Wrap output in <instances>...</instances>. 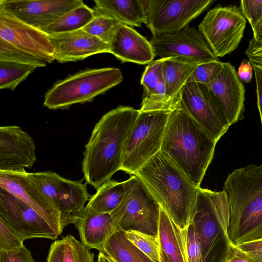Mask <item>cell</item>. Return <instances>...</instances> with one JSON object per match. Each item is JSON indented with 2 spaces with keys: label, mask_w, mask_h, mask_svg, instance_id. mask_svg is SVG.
Returning a JSON list of instances; mask_svg holds the SVG:
<instances>
[{
  "label": "cell",
  "mask_w": 262,
  "mask_h": 262,
  "mask_svg": "<svg viewBox=\"0 0 262 262\" xmlns=\"http://www.w3.org/2000/svg\"><path fill=\"white\" fill-rule=\"evenodd\" d=\"M216 101L220 117L230 127L244 118L245 89L235 68L224 62L217 78L207 85Z\"/></svg>",
  "instance_id": "2e32d148"
},
{
  "label": "cell",
  "mask_w": 262,
  "mask_h": 262,
  "mask_svg": "<svg viewBox=\"0 0 262 262\" xmlns=\"http://www.w3.org/2000/svg\"><path fill=\"white\" fill-rule=\"evenodd\" d=\"M253 37L255 40H262V17L257 23L255 27L252 29Z\"/></svg>",
  "instance_id": "bcb514c9"
},
{
  "label": "cell",
  "mask_w": 262,
  "mask_h": 262,
  "mask_svg": "<svg viewBox=\"0 0 262 262\" xmlns=\"http://www.w3.org/2000/svg\"><path fill=\"white\" fill-rule=\"evenodd\" d=\"M95 15L114 19L130 27L146 24L148 0L94 1Z\"/></svg>",
  "instance_id": "603a6c76"
},
{
  "label": "cell",
  "mask_w": 262,
  "mask_h": 262,
  "mask_svg": "<svg viewBox=\"0 0 262 262\" xmlns=\"http://www.w3.org/2000/svg\"><path fill=\"white\" fill-rule=\"evenodd\" d=\"M228 251L233 256L250 262H262V252H244L230 249Z\"/></svg>",
  "instance_id": "f6af8a7d"
},
{
  "label": "cell",
  "mask_w": 262,
  "mask_h": 262,
  "mask_svg": "<svg viewBox=\"0 0 262 262\" xmlns=\"http://www.w3.org/2000/svg\"><path fill=\"white\" fill-rule=\"evenodd\" d=\"M164 58H160L148 63L141 79V84L143 88L142 98L149 96L155 90L163 76L162 66Z\"/></svg>",
  "instance_id": "836d02e7"
},
{
  "label": "cell",
  "mask_w": 262,
  "mask_h": 262,
  "mask_svg": "<svg viewBox=\"0 0 262 262\" xmlns=\"http://www.w3.org/2000/svg\"><path fill=\"white\" fill-rule=\"evenodd\" d=\"M83 3L82 0H0V11L42 31Z\"/></svg>",
  "instance_id": "9a60e30c"
},
{
  "label": "cell",
  "mask_w": 262,
  "mask_h": 262,
  "mask_svg": "<svg viewBox=\"0 0 262 262\" xmlns=\"http://www.w3.org/2000/svg\"><path fill=\"white\" fill-rule=\"evenodd\" d=\"M0 219L23 239H56L61 234L47 220L16 197L0 188Z\"/></svg>",
  "instance_id": "4fadbf2b"
},
{
  "label": "cell",
  "mask_w": 262,
  "mask_h": 262,
  "mask_svg": "<svg viewBox=\"0 0 262 262\" xmlns=\"http://www.w3.org/2000/svg\"><path fill=\"white\" fill-rule=\"evenodd\" d=\"M95 17L94 9L84 3L63 14L42 31L49 36L83 29Z\"/></svg>",
  "instance_id": "83f0119b"
},
{
  "label": "cell",
  "mask_w": 262,
  "mask_h": 262,
  "mask_svg": "<svg viewBox=\"0 0 262 262\" xmlns=\"http://www.w3.org/2000/svg\"><path fill=\"white\" fill-rule=\"evenodd\" d=\"M252 66L255 75L257 104L260 114L262 126V70L255 66Z\"/></svg>",
  "instance_id": "7bdbcfd3"
},
{
  "label": "cell",
  "mask_w": 262,
  "mask_h": 262,
  "mask_svg": "<svg viewBox=\"0 0 262 262\" xmlns=\"http://www.w3.org/2000/svg\"><path fill=\"white\" fill-rule=\"evenodd\" d=\"M190 222L200 241L203 262H223L227 247L221 228V216L211 190L199 188Z\"/></svg>",
  "instance_id": "30bf717a"
},
{
  "label": "cell",
  "mask_w": 262,
  "mask_h": 262,
  "mask_svg": "<svg viewBox=\"0 0 262 262\" xmlns=\"http://www.w3.org/2000/svg\"><path fill=\"white\" fill-rule=\"evenodd\" d=\"M0 262H35L31 252L23 245L18 250H0Z\"/></svg>",
  "instance_id": "f35d334b"
},
{
  "label": "cell",
  "mask_w": 262,
  "mask_h": 262,
  "mask_svg": "<svg viewBox=\"0 0 262 262\" xmlns=\"http://www.w3.org/2000/svg\"><path fill=\"white\" fill-rule=\"evenodd\" d=\"M212 0H148L145 25L152 35L180 31L203 12Z\"/></svg>",
  "instance_id": "8fae6325"
},
{
  "label": "cell",
  "mask_w": 262,
  "mask_h": 262,
  "mask_svg": "<svg viewBox=\"0 0 262 262\" xmlns=\"http://www.w3.org/2000/svg\"><path fill=\"white\" fill-rule=\"evenodd\" d=\"M64 244L63 262H94V254L71 234L62 238Z\"/></svg>",
  "instance_id": "d6a6232c"
},
{
  "label": "cell",
  "mask_w": 262,
  "mask_h": 262,
  "mask_svg": "<svg viewBox=\"0 0 262 262\" xmlns=\"http://www.w3.org/2000/svg\"><path fill=\"white\" fill-rule=\"evenodd\" d=\"M0 188L33 208L62 233L59 213L25 169L20 171H0Z\"/></svg>",
  "instance_id": "e0dca14e"
},
{
  "label": "cell",
  "mask_w": 262,
  "mask_h": 262,
  "mask_svg": "<svg viewBox=\"0 0 262 262\" xmlns=\"http://www.w3.org/2000/svg\"><path fill=\"white\" fill-rule=\"evenodd\" d=\"M97 262H114L108 256L102 252H99Z\"/></svg>",
  "instance_id": "c3c4849f"
},
{
  "label": "cell",
  "mask_w": 262,
  "mask_h": 262,
  "mask_svg": "<svg viewBox=\"0 0 262 262\" xmlns=\"http://www.w3.org/2000/svg\"><path fill=\"white\" fill-rule=\"evenodd\" d=\"M127 238L155 262H161V245L158 235H151L136 231L125 232Z\"/></svg>",
  "instance_id": "4dcf8cb0"
},
{
  "label": "cell",
  "mask_w": 262,
  "mask_h": 262,
  "mask_svg": "<svg viewBox=\"0 0 262 262\" xmlns=\"http://www.w3.org/2000/svg\"><path fill=\"white\" fill-rule=\"evenodd\" d=\"M150 42L155 56L179 58L198 64L220 61L201 33L189 25L171 33L152 35Z\"/></svg>",
  "instance_id": "7c38bea8"
},
{
  "label": "cell",
  "mask_w": 262,
  "mask_h": 262,
  "mask_svg": "<svg viewBox=\"0 0 262 262\" xmlns=\"http://www.w3.org/2000/svg\"><path fill=\"white\" fill-rule=\"evenodd\" d=\"M64 252L63 239L55 241L51 245L47 262H63Z\"/></svg>",
  "instance_id": "60d3db41"
},
{
  "label": "cell",
  "mask_w": 262,
  "mask_h": 262,
  "mask_svg": "<svg viewBox=\"0 0 262 262\" xmlns=\"http://www.w3.org/2000/svg\"><path fill=\"white\" fill-rule=\"evenodd\" d=\"M223 262H250L247 260L235 257L227 252L226 258Z\"/></svg>",
  "instance_id": "7dc6e473"
},
{
  "label": "cell",
  "mask_w": 262,
  "mask_h": 262,
  "mask_svg": "<svg viewBox=\"0 0 262 262\" xmlns=\"http://www.w3.org/2000/svg\"><path fill=\"white\" fill-rule=\"evenodd\" d=\"M223 67L224 62L220 61L199 64L190 77L197 82L207 85L217 78Z\"/></svg>",
  "instance_id": "e575fe53"
},
{
  "label": "cell",
  "mask_w": 262,
  "mask_h": 262,
  "mask_svg": "<svg viewBox=\"0 0 262 262\" xmlns=\"http://www.w3.org/2000/svg\"><path fill=\"white\" fill-rule=\"evenodd\" d=\"M120 24L121 23L112 18L95 15L93 19L83 30L104 42L109 43L113 33Z\"/></svg>",
  "instance_id": "1f68e13d"
},
{
  "label": "cell",
  "mask_w": 262,
  "mask_h": 262,
  "mask_svg": "<svg viewBox=\"0 0 262 262\" xmlns=\"http://www.w3.org/2000/svg\"><path fill=\"white\" fill-rule=\"evenodd\" d=\"M239 8L253 29L262 17V0H242Z\"/></svg>",
  "instance_id": "74e56055"
},
{
  "label": "cell",
  "mask_w": 262,
  "mask_h": 262,
  "mask_svg": "<svg viewBox=\"0 0 262 262\" xmlns=\"http://www.w3.org/2000/svg\"><path fill=\"white\" fill-rule=\"evenodd\" d=\"M126 193L111 213L116 231H136L158 235L161 207L136 176L125 181Z\"/></svg>",
  "instance_id": "8992f818"
},
{
  "label": "cell",
  "mask_w": 262,
  "mask_h": 262,
  "mask_svg": "<svg viewBox=\"0 0 262 262\" xmlns=\"http://www.w3.org/2000/svg\"><path fill=\"white\" fill-rule=\"evenodd\" d=\"M253 67L249 60L244 59L237 71L239 79L245 83L251 82L253 75Z\"/></svg>",
  "instance_id": "ee69618b"
},
{
  "label": "cell",
  "mask_w": 262,
  "mask_h": 262,
  "mask_svg": "<svg viewBox=\"0 0 262 262\" xmlns=\"http://www.w3.org/2000/svg\"><path fill=\"white\" fill-rule=\"evenodd\" d=\"M246 18L236 6H217L210 9L199 24V31L217 57L237 48L246 27Z\"/></svg>",
  "instance_id": "9c48e42d"
},
{
  "label": "cell",
  "mask_w": 262,
  "mask_h": 262,
  "mask_svg": "<svg viewBox=\"0 0 262 262\" xmlns=\"http://www.w3.org/2000/svg\"><path fill=\"white\" fill-rule=\"evenodd\" d=\"M0 38L47 62L55 60L49 35L3 11H0Z\"/></svg>",
  "instance_id": "ac0fdd59"
},
{
  "label": "cell",
  "mask_w": 262,
  "mask_h": 262,
  "mask_svg": "<svg viewBox=\"0 0 262 262\" xmlns=\"http://www.w3.org/2000/svg\"><path fill=\"white\" fill-rule=\"evenodd\" d=\"M223 190L230 207L227 248L262 238V163L234 170Z\"/></svg>",
  "instance_id": "3957f363"
},
{
  "label": "cell",
  "mask_w": 262,
  "mask_h": 262,
  "mask_svg": "<svg viewBox=\"0 0 262 262\" xmlns=\"http://www.w3.org/2000/svg\"><path fill=\"white\" fill-rule=\"evenodd\" d=\"M179 101L191 117L217 142L229 127L222 120L211 91L191 77L182 88Z\"/></svg>",
  "instance_id": "5bb4252c"
},
{
  "label": "cell",
  "mask_w": 262,
  "mask_h": 262,
  "mask_svg": "<svg viewBox=\"0 0 262 262\" xmlns=\"http://www.w3.org/2000/svg\"><path fill=\"white\" fill-rule=\"evenodd\" d=\"M227 249L244 252H262V238L232 245Z\"/></svg>",
  "instance_id": "b9f144b4"
},
{
  "label": "cell",
  "mask_w": 262,
  "mask_h": 262,
  "mask_svg": "<svg viewBox=\"0 0 262 262\" xmlns=\"http://www.w3.org/2000/svg\"><path fill=\"white\" fill-rule=\"evenodd\" d=\"M53 57L60 63L76 61L93 55L110 53L109 43L92 36L83 29L49 36Z\"/></svg>",
  "instance_id": "ffe728a7"
},
{
  "label": "cell",
  "mask_w": 262,
  "mask_h": 262,
  "mask_svg": "<svg viewBox=\"0 0 262 262\" xmlns=\"http://www.w3.org/2000/svg\"><path fill=\"white\" fill-rule=\"evenodd\" d=\"M160 261L161 262H171L161 248L160 251Z\"/></svg>",
  "instance_id": "681fc988"
},
{
  "label": "cell",
  "mask_w": 262,
  "mask_h": 262,
  "mask_svg": "<svg viewBox=\"0 0 262 262\" xmlns=\"http://www.w3.org/2000/svg\"><path fill=\"white\" fill-rule=\"evenodd\" d=\"M185 239L188 262H203L200 241L191 222L185 229Z\"/></svg>",
  "instance_id": "8d00e7d4"
},
{
  "label": "cell",
  "mask_w": 262,
  "mask_h": 262,
  "mask_svg": "<svg viewBox=\"0 0 262 262\" xmlns=\"http://www.w3.org/2000/svg\"><path fill=\"white\" fill-rule=\"evenodd\" d=\"M217 142L179 101L170 113L161 151L200 188Z\"/></svg>",
  "instance_id": "7a4b0ae2"
},
{
  "label": "cell",
  "mask_w": 262,
  "mask_h": 262,
  "mask_svg": "<svg viewBox=\"0 0 262 262\" xmlns=\"http://www.w3.org/2000/svg\"><path fill=\"white\" fill-rule=\"evenodd\" d=\"M122 80L121 70L116 68L81 70L56 81L46 93L43 106L64 110L75 104L91 102Z\"/></svg>",
  "instance_id": "5b68a950"
},
{
  "label": "cell",
  "mask_w": 262,
  "mask_h": 262,
  "mask_svg": "<svg viewBox=\"0 0 262 262\" xmlns=\"http://www.w3.org/2000/svg\"><path fill=\"white\" fill-rule=\"evenodd\" d=\"M28 176L59 213L61 231L68 225L74 224L90 199L86 184L65 178L52 171L28 172Z\"/></svg>",
  "instance_id": "ba28073f"
},
{
  "label": "cell",
  "mask_w": 262,
  "mask_h": 262,
  "mask_svg": "<svg viewBox=\"0 0 262 262\" xmlns=\"http://www.w3.org/2000/svg\"><path fill=\"white\" fill-rule=\"evenodd\" d=\"M36 67L10 61H0V89L13 91Z\"/></svg>",
  "instance_id": "f1b7e54d"
},
{
  "label": "cell",
  "mask_w": 262,
  "mask_h": 262,
  "mask_svg": "<svg viewBox=\"0 0 262 262\" xmlns=\"http://www.w3.org/2000/svg\"><path fill=\"white\" fill-rule=\"evenodd\" d=\"M126 190L125 181L110 180L97 189L86 207L98 212L111 214L123 200Z\"/></svg>",
  "instance_id": "4316f807"
},
{
  "label": "cell",
  "mask_w": 262,
  "mask_h": 262,
  "mask_svg": "<svg viewBox=\"0 0 262 262\" xmlns=\"http://www.w3.org/2000/svg\"><path fill=\"white\" fill-rule=\"evenodd\" d=\"M110 53L122 62L149 63L155 57L151 45L132 27L120 24L109 42Z\"/></svg>",
  "instance_id": "44dd1931"
},
{
  "label": "cell",
  "mask_w": 262,
  "mask_h": 262,
  "mask_svg": "<svg viewBox=\"0 0 262 262\" xmlns=\"http://www.w3.org/2000/svg\"><path fill=\"white\" fill-rule=\"evenodd\" d=\"M25 240L0 219V250H18Z\"/></svg>",
  "instance_id": "d590c367"
},
{
  "label": "cell",
  "mask_w": 262,
  "mask_h": 262,
  "mask_svg": "<svg viewBox=\"0 0 262 262\" xmlns=\"http://www.w3.org/2000/svg\"><path fill=\"white\" fill-rule=\"evenodd\" d=\"M181 230L191 222L199 188L161 151L134 174Z\"/></svg>",
  "instance_id": "277c9868"
},
{
  "label": "cell",
  "mask_w": 262,
  "mask_h": 262,
  "mask_svg": "<svg viewBox=\"0 0 262 262\" xmlns=\"http://www.w3.org/2000/svg\"><path fill=\"white\" fill-rule=\"evenodd\" d=\"M245 54L252 66L262 70V40L257 41L252 38L249 41Z\"/></svg>",
  "instance_id": "ab89813d"
},
{
  "label": "cell",
  "mask_w": 262,
  "mask_h": 262,
  "mask_svg": "<svg viewBox=\"0 0 262 262\" xmlns=\"http://www.w3.org/2000/svg\"><path fill=\"white\" fill-rule=\"evenodd\" d=\"M170 113L140 111L126 141L120 170L134 175L161 151Z\"/></svg>",
  "instance_id": "52a82bcc"
},
{
  "label": "cell",
  "mask_w": 262,
  "mask_h": 262,
  "mask_svg": "<svg viewBox=\"0 0 262 262\" xmlns=\"http://www.w3.org/2000/svg\"><path fill=\"white\" fill-rule=\"evenodd\" d=\"M139 114V110L120 105L96 124L81 163L87 184L97 189L120 170L127 138Z\"/></svg>",
  "instance_id": "6da1fadb"
},
{
  "label": "cell",
  "mask_w": 262,
  "mask_h": 262,
  "mask_svg": "<svg viewBox=\"0 0 262 262\" xmlns=\"http://www.w3.org/2000/svg\"><path fill=\"white\" fill-rule=\"evenodd\" d=\"M103 253L114 262H155L132 243L123 231L115 232L107 239Z\"/></svg>",
  "instance_id": "484cf974"
},
{
  "label": "cell",
  "mask_w": 262,
  "mask_h": 262,
  "mask_svg": "<svg viewBox=\"0 0 262 262\" xmlns=\"http://www.w3.org/2000/svg\"><path fill=\"white\" fill-rule=\"evenodd\" d=\"M199 64L179 58H164L162 74L166 95L172 110L179 102L180 92Z\"/></svg>",
  "instance_id": "cb8c5ba5"
},
{
  "label": "cell",
  "mask_w": 262,
  "mask_h": 262,
  "mask_svg": "<svg viewBox=\"0 0 262 262\" xmlns=\"http://www.w3.org/2000/svg\"><path fill=\"white\" fill-rule=\"evenodd\" d=\"M158 236L161 248L171 262H188L185 230H181L161 207Z\"/></svg>",
  "instance_id": "d4e9b609"
},
{
  "label": "cell",
  "mask_w": 262,
  "mask_h": 262,
  "mask_svg": "<svg viewBox=\"0 0 262 262\" xmlns=\"http://www.w3.org/2000/svg\"><path fill=\"white\" fill-rule=\"evenodd\" d=\"M0 61L26 64L36 68L46 66L44 59L24 51L0 38Z\"/></svg>",
  "instance_id": "f546056e"
},
{
  "label": "cell",
  "mask_w": 262,
  "mask_h": 262,
  "mask_svg": "<svg viewBox=\"0 0 262 262\" xmlns=\"http://www.w3.org/2000/svg\"><path fill=\"white\" fill-rule=\"evenodd\" d=\"M32 137L16 125L0 127V171H20L37 160Z\"/></svg>",
  "instance_id": "d6986e66"
},
{
  "label": "cell",
  "mask_w": 262,
  "mask_h": 262,
  "mask_svg": "<svg viewBox=\"0 0 262 262\" xmlns=\"http://www.w3.org/2000/svg\"><path fill=\"white\" fill-rule=\"evenodd\" d=\"M74 224L82 244L99 252H103L105 242L117 231L110 213L98 212L86 206Z\"/></svg>",
  "instance_id": "7402d4cb"
}]
</instances>
